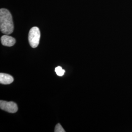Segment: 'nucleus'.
Listing matches in <instances>:
<instances>
[{"mask_svg":"<svg viewBox=\"0 0 132 132\" xmlns=\"http://www.w3.org/2000/svg\"><path fill=\"white\" fill-rule=\"evenodd\" d=\"M14 81L13 77L10 75L1 73H0V83L2 84L7 85L12 83Z\"/></svg>","mask_w":132,"mask_h":132,"instance_id":"39448f33","label":"nucleus"},{"mask_svg":"<svg viewBox=\"0 0 132 132\" xmlns=\"http://www.w3.org/2000/svg\"><path fill=\"white\" fill-rule=\"evenodd\" d=\"M55 132H65V130L62 127L60 124L58 123L56 125L55 129H54Z\"/></svg>","mask_w":132,"mask_h":132,"instance_id":"0eeeda50","label":"nucleus"},{"mask_svg":"<svg viewBox=\"0 0 132 132\" xmlns=\"http://www.w3.org/2000/svg\"><path fill=\"white\" fill-rule=\"evenodd\" d=\"M1 41L2 45L6 47H12L14 46L16 43L15 38L7 34L2 36L1 38Z\"/></svg>","mask_w":132,"mask_h":132,"instance_id":"20e7f679","label":"nucleus"},{"mask_svg":"<svg viewBox=\"0 0 132 132\" xmlns=\"http://www.w3.org/2000/svg\"><path fill=\"white\" fill-rule=\"evenodd\" d=\"M0 29L5 34L10 35L14 30L12 15L9 10L5 9L0 10Z\"/></svg>","mask_w":132,"mask_h":132,"instance_id":"f257e3e1","label":"nucleus"},{"mask_svg":"<svg viewBox=\"0 0 132 132\" xmlns=\"http://www.w3.org/2000/svg\"><path fill=\"white\" fill-rule=\"evenodd\" d=\"M55 71L56 72L57 75L59 76H62L65 72V71L60 66L56 67L55 69Z\"/></svg>","mask_w":132,"mask_h":132,"instance_id":"423d86ee","label":"nucleus"},{"mask_svg":"<svg viewBox=\"0 0 132 132\" xmlns=\"http://www.w3.org/2000/svg\"><path fill=\"white\" fill-rule=\"evenodd\" d=\"M40 39V31L36 27L31 28L28 33V41L30 46L33 48L38 47Z\"/></svg>","mask_w":132,"mask_h":132,"instance_id":"f03ea898","label":"nucleus"},{"mask_svg":"<svg viewBox=\"0 0 132 132\" xmlns=\"http://www.w3.org/2000/svg\"><path fill=\"white\" fill-rule=\"evenodd\" d=\"M0 108L2 110L10 113H15L18 109L17 105L15 103L4 100H1L0 101Z\"/></svg>","mask_w":132,"mask_h":132,"instance_id":"7ed1b4c3","label":"nucleus"}]
</instances>
